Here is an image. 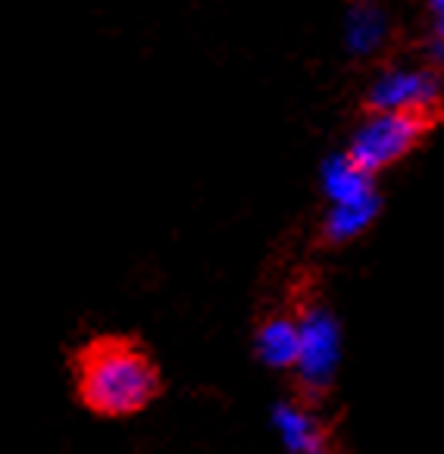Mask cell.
Returning a JSON list of instances; mask_svg holds the SVG:
<instances>
[{
    "mask_svg": "<svg viewBox=\"0 0 444 454\" xmlns=\"http://www.w3.org/2000/svg\"><path fill=\"white\" fill-rule=\"evenodd\" d=\"M425 60L444 69V0H425Z\"/></svg>",
    "mask_w": 444,
    "mask_h": 454,
    "instance_id": "cell-10",
    "label": "cell"
},
{
    "mask_svg": "<svg viewBox=\"0 0 444 454\" xmlns=\"http://www.w3.org/2000/svg\"><path fill=\"white\" fill-rule=\"evenodd\" d=\"M360 110H444V69L429 60L392 63L370 82Z\"/></svg>",
    "mask_w": 444,
    "mask_h": 454,
    "instance_id": "cell-4",
    "label": "cell"
},
{
    "mask_svg": "<svg viewBox=\"0 0 444 454\" xmlns=\"http://www.w3.org/2000/svg\"><path fill=\"white\" fill-rule=\"evenodd\" d=\"M441 122L444 110H372L363 114V122L351 135L345 154L378 179L401 160L417 154Z\"/></svg>",
    "mask_w": 444,
    "mask_h": 454,
    "instance_id": "cell-2",
    "label": "cell"
},
{
    "mask_svg": "<svg viewBox=\"0 0 444 454\" xmlns=\"http://www.w3.org/2000/svg\"><path fill=\"white\" fill-rule=\"evenodd\" d=\"M372 192H378L376 176L360 169L345 151L335 154L331 160H325V167H323L325 200H354V198H366V194H372Z\"/></svg>",
    "mask_w": 444,
    "mask_h": 454,
    "instance_id": "cell-9",
    "label": "cell"
},
{
    "mask_svg": "<svg viewBox=\"0 0 444 454\" xmlns=\"http://www.w3.org/2000/svg\"><path fill=\"white\" fill-rule=\"evenodd\" d=\"M272 423L282 445L294 454H325L335 448V427L323 417V404H310L300 398L282 401L272 411Z\"/></svg>",
    "mask_w": 444,
    "mask_h": 454,
    "instance_id": "cell-5",
    "label": "cell"
},
{
    "mask_svg": "<svg viewBox=\"0 0 444 454\" xmlns=\"http://www.w3.org/2000/svg\"><path fill=\"white\" fill-rule=\"evenodd\" d=\"M253 348H257V357L269 370L288 373V370L294 367V361H298V351H300L298 310L282 308V310L266 314L257 326V335H253Z\"/></svg>",
    "mask_w": 444,
    "mask_h": 454,
    "instance_id": "cell-7",
    "label": "cell"
},
{
    "mask_svg": "<svg viewBox=\"0 0 444 454\" xmlns=\"http://www.w3.org/2000/svg\"><path fill=\"white\" fill-rule=\"evenodd\" d=\"M345 38L357 57H372L392 38V20L378 0H354L345 20Z\"/></svg>",
    "mask_w": 444,
    "mask_h": 454,
    "instance_id": "cell-8",
    "label": "cell"
},
{
    "mask_svg": "<svg viewBox=\"0 0 444 454\" xmlns=\"http://www.w3.org/2000/svg\"><path fill=\"white\" fill-rule=\"evenodd\" d=\"M73 386L79 404L104 420H126L163 395V373L151 348L135 335L106 333L75 351Z\"/></svg>",
    "mask_w": 444,
    "mask_h": 454,
    "instance_id": "cell-1",
    "label": "cell"
},
{
    "mask_svg": "<svg viewBox=\"0 0 444 454\" xmlns=\"http://www.w3.org/2000/svg\"><path fill=\"white\" fill-rule=\"evenodd\" d=\"M382 214V198L378 192L366 194V198L354 200H329L323 220H319L316 241L323 247H341L347 241H357L363 232H370V226Z\"/></svg>",
    "mask_w": 444,
    "mask_h": 454,
    "instance_id": "cell-6",
    "label": "cell"
},
{
    "mask_svg": "<svg viewBox=\"0 0 444 454\" xmlns=\"http://www.w3.org/2000/svg\"><path fill=\"white\" fill-rule=\"evenodd\" d=\"M300 323V351L288 373L294 376V398L325 404L341 364V326L331 308L319 298L294 304Z\"/></svg>",
    "mask_w": 444,
    "mask_h": 454,
    "instance_id": "cell-3",
    "label": "cell"
}]
</instances>
